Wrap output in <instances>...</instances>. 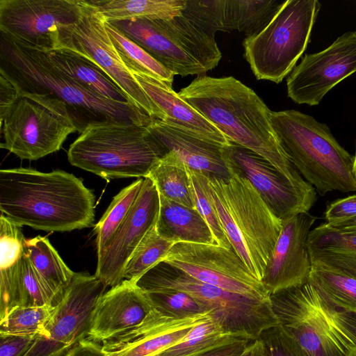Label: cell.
<instances>
[{
    "instance_id": "cell-1",
    "label": "cell",
    "mask_w": 356,
    "mask_h": 356,
    "mask_svg": "<svg viewBox=\"0 0 356 356\" xmlns=\"http://www.w3.org/2000/svg\"><path fill=\"white\" fill-rule=\"evenodd\" d=\"M178 94L232 143L263 157L296 186L314 188L290 161L273 129L271 111L252 89L233 76L200 75Z\"/></svg>"
},
{
    "instance_id": "cell-2",
    "label": "cell",
    "mask_w": 356,
    "mask_h": 356,
    "mask_svg": "<svg viewBox=\"0 0 356 356\" xmlns=\"http://www.w3.org/2000/svg\"><path fill=\"white\" fill-rule=\"evenodd\" d=\"M95 198L81 179L63 170H0V211L12 222L46 232L90 227Z\"/></svg>"
},
{
    "instance_id": "cell-3",
    "label": "cell",
    "mask_w": 356,
    "mask_h": 356,
    "mask_svg": "<svg viewBox=\"0 0 356 356\" xmlns=\"http://www.w3.org/2000/svg\"><path fill=\"white\" fill-rule=\"evenodd\" d=\"M0 72L17 88L63 102L80 134L94 122H133L147 127L153 119L129 102H118L83 87L56 67L44 51L1 35Z\"/></svg>"
},
{
    "instance_id": "cell-4",
    "label": "cell",
    "mask_w": 356,
    "mask_h": 356,
    "mask_svg": "<svg viewBox=\"0 0 356 356\" xmlns=\"http://www.w3.org/2000/svg\"><path fill=\"white\" fill-rule=\"evenodd\" d=\"M226 157L231 176L209 177V195L232 249L261 282L282 221Z\"/></svg>"
},
{
    "instance_id": "cell-5",
    "label": "cell",
    "mask_w": 356,
    "mask_h": 356,
    "mask_svg": "<svg viewBox=\"0 0 356 356\" xmlns=\"http://www.w3.org/2000/svg\"><path fill=\"white\" fill-rule=\"evenodd\" d=\"M270 120L290 161L320 195L356 191L353 156L327 124L295 110L271 111Z\"/></svg>"
},
{
    "instance_id": "cell-6",
    "label": "cell",
    "mask_w": 356,
    "mask_h": 356,
    "mask_svg": "<svg viewBox=\"0 0 356 356\" xmlns=\"http://www.w3.org/2000/svg\"><path fill=\"white\" fill-rule=\"evenodd\" d=\"M270 298L279 323L307 356H349L356 349V314L337 307L309 281Z\"/></svg>"
},
{
    "instance_id": "cell-7",
    "label": "cell",
    "mask_w": 356,
    "mask_h": 356,
    "mask_svg": "<svg viewBox=\"0 0 356 356\" xmlns=\"http://www.w3.org/2000/svg\"><path fill=\"white\" fill-rule=\"evenodd\" d=\"M166 152L146 127L133 122L88 124L70 145V164L105 179L147 176Z\"/></svg>"
},
{
    "instance_id": "cell-8",
    "label": "cell",
    "mask_w": 356,
    "mask_h": 356,
    "mask_svg": "<svg viewBox=\"0 0 356 356\" xmlns=\"http://www.w3.org/2000/svg\"><path fill=\"white\" fill-rule=\"evenodd\" d=\"M108 22L175 75H203L222 58L215 37L183 15L172 19L136 18Z\"/></svg>"
},
{
    "instance_id": "cell-9",
    "label": "cell",
    "mask_w": 356,
    "mask_h": 356,
    "mask_svg": "<svg viewBox=\"0 0 356 356\" xmlns=\"http://www.w3.org/2000/svg\"><path fill=\"white\" fill-rule=\"evenodd\" d=\"M147 292L160 289L183 291L211 312L230 333L250 341L279 324L268 300H259L225 291L200 282L164 262L144 273L136 282Z\"/></svg>"
},
{
    "instance_id": "cell-10",
    "label": "cell",
    "mask_w": 356,
    "mask_h": 356,
    "mask_svg": "<svg viewBox=\"0 0 356 356\" xmlns=\"http://www.w3.org/2000/svg\"><path fill=\"white\" fill-rule=\"evenodd\" d=\"M321 3L287 0L257 34L243 41L244 58L258 80L280 83L305 51Z\"/></svg>"
},
{
    "instance_id": "cell-11",
    "label": "cell",
    "mask_w": 356,
    "mask_h": 356,
    "mask_svg": "<svg viewBox=\"0 0 356 356\" xmlns=\"http://www.w3.org/2000/svg\"><path fill=\"white\" fill-rule=\"evenodd\" d=\"M17 91V100L1 123V149L34 161L58 151L67 136L78 131L63 102L50 95Z\"/></svg>"
},
{
    "instance_id": "cell-12",
    "label": "cell",
    "mask_w": 356,
    "mask_h": 356,
    "mask_svg": "<svg viewBox=\"0 0 356 356\" xmlns=\"http://www.w3.org/2000/svg\"><path fill=\"white\" fill-rule=\"evenodd\" d=\"M57 49L88 60L104 72L131 104L152 118L165 119L164 113L123 63L106 31L105 19L88 0H83L75 22L58 27Z\"/></svg>"
},
{
    "instance_id": "cell-13",
    "label": "cell",
    "mask_w": 356,
    "mask_h": 356,
    "mask_svg": "<svg viewBox=\"0 0 356 356\" xmlns=\"http://www.w3.org/2000/svg\"><path fill=\"white\" fill-rule=\"evenodd\" d=\"M106 286L95 275L76 273L45 326L24 356H65L88 338L93 311Z\"/></svg>"
},
{
    "instance_id": "cell-14",
    "label": "cell",
    "mask_w": 356,
    "mask_h": 356,
    "mask_svg": "<svg viewBox=\"0 0 356 356\" xmlns=\"http://www.w3.org/2000/svg\"><path fill=\"white\" fill-rule=\"evenodd\" d=\"M162 262L225 291L254 299H270L262 282L252 274L232 249L181 242L172 248Z\"/></svg>"
},
{
    "instance_id": "cell-15",
    "label": "cell",
    "mask_w": 356,
    "mask_h": 356,
    "mask_svg": "<svg viewBox=\"0 0 356 356\" xmlns=\"http://www.w3.org/2000/svg\"><path fill=\"white\" fill-rule=\"evenodd\" d=\"M83 0H0L1 35L47 52L56 48L58 27L75 22Z\"/></svg>"
},
{
    "instance_id": "cell-16",
    "label": "cell",
    "mask_w": 356,
    "mask_h": 356,
    "mask_svg": "<svg viewBox=\"0 0 356 356\" xmlns=\"http://www.w3.org/2000/svg\"><path fill=\"white\" fill-rule=\"evenodd\" d=\"M355 72L356 31H351L324 50L302 58L286 79L288 96L298 104L318 105L332 88Z\"/></svg>"
},
{
    "instance_id": "cell-17",
    "label": "cell",
    "mask_w": 356,
    "mask_h": 356,
    "mask_svg": "<svg viewBox=\"0 0 356 356\" xmlns=\"http://www.w3.org/2000/svg\"><path fill=\"white\" fill-rule=\"evenodd\" d=\"M229 165L245 177L282 221L307 213L317 200L314 188L296 186L268 161L232 143L225 147Z\"/></svg>"
},
{
    "instance_id": "cell-18",
    "label": "cell",
    "mask_w": 356,
    "mask_h": 356,
    "mask_svg": "<svg viewBox=\"0 0 356 356\" xmlns=\"http://www.w3.org/2000/svg\"><path fill=\"white\" fill-rule=\"evenodd\" d=\"M159 206V193L154 183L145 177L127 216L97 257L95 275L106 286L113 287L124 280L125 268L132 253L156 222Z\"/></svg>"
},
{
    "instance_id": "cell-19",
    "label": "cell",
    "mask_w": 356,
    "mask_h": 356,
    "mask_svg": "<svg viewBox=\"0 0 356 356\" xmlns=\"http://www.w3.org/2000/svg\"><path fill=\"white\" fill-rule=\"evenodd\" d=\"M316 219L307 212L282 221L261 280L270 296L308 282L312 265L307 239Z\"/></svg>"
},
{
    "instance_id": "cell-20",
    "label": "cell",
    "mask_w": 356,
    "mask_h": 356,
    "mask_svg": "<svg viewBox=\"0 0 356 356\" xmlns=\"http://www.w3.org/2000/svg\"><path fill=\"white\" fill-rule=\"evenodd\" d=\"M212 318V314L207 312L176 318L154 308L140 325L102 343V349L106 356H159L181 341L195 326Z\"/></svg>"
},
{
    "instance_id": "cell-21",
    "label": "cell",
    "mask_w": 356,
    "mask_h": 356,
    "mask_svg": "<svg viewBox=\"0 0 356 356\" xmlns=\"http://www.w3.org/2000/svg\"><path fill=\"white\" fill-rule=\"evenodd\" d=\"M153 309L147 293L135 282L124 280L100 298L88 338L97 343L108 341L140 325Z\"/></svg>"
},
{
    "instance_id": "cell-22",
    "label": "cell",
    "mask_w": 356,
    "mask_h": 356,
    "mask_svg": "<svg viewBox=\"0 0 356 356\" xmlns=\"http://www.w3.org/2000/svg\"><path fill=\"white\" fill-rule=\"evenodd\" d=\"M146 128L166 152H175L190 168L208 177H230L225 146L156 118Z\"/></svg>"
},
{
    "instance_id": "cell-23",
    "label": "cell",
    "mask_w": 356,
    "mask_h": 356,
    "mask_svg": "<svg viewBox=\"0 0 356 356\" xmlns=\"http://www.w3.org/2000/svg\"><path fill=\"white\" fill-rule=\"evenodd\" d=\"M131 73L165 115L163 122L225 147L232 143L212 122L175 92L172 86L140 73Z\"/></svg>"
},
{
    "instance_id": "cell-24",
    "label": "cell",
    "mask_w": 356,
    "mask_h": 356,
    "mask_svg": "<svg viewBox=\"0 0 356 356\" xmlns=\"http://www.w3.org/2000/svg\"><path fill=\"white\" fill-rule=\"evenodd\" d=\"M25 238L22 227L0 217V320L16 307L22 280Z\"/></svg>"
},
{
    "instance_id": "cell-25",
    "label": "cell",
    "mask_w": 356,
    "mask_h": 356,
    "mask_svg": "<svg viewBox=\"0 0 356 356\" xmlns=\"http://www.w3.org/2000/svg\"><path fill=\"white\" fill-rule=\"evenodd\" d=\"M307 243L312 265L356 280V233L339 232L324 222L309 232Z\"/></svg>"
},
{
    "instance_id": "cell-26",
    "label": "cell",
    "mask_w": 356,
    "mask_h": 356,
    "mask_svg": "<svg viewBox=\"0 0 356 356\" xmlns=\"http://www.w3.org/2000/svg\"><path fill=\"white\" fill-rule=\"evenodd\" d=\"M159 199L156 226L162 236L177 243L217 245L209 225L196 209L171 201L160 194Z\"/></svg>"
},
{
    "instance_id": "cell-27",
    "label": "cell",
    "mask_w": 356,
    "mask_h": 356,
    "mask_svg": "<svg viewBox=\"0 0 356 356\" xmlns=\"http://www.w3.org/2000/svg\"><path fill=\"white\" fill-rule=\"evenodd\" d=\"M24 251L40 279L59 303L75 273L66 265L46 237L25 238Z\"/></svg>"
},
{
    "instance_id": "cell-28",
    "label": "cell",
    "mask_w": 356,
    "mask_h": 356,
    "mask_svg": "<svg viewBox=\"0 0 356 356\" xmlns=\"http://www.w3.org/2000/svg\"><path fill=\"white\" fill-rule=\"evenodd\" d=\"M45 53L56 67L83 87L111 100L129 102L104 72L88 60L59 49Z\"/></svg>"
},
{
    "instance_id": "cell-29",
    "label": "cell",
    "mask_w": 356,
    "mask_h": 356,
    "mask_svg": "<svg viewBox=\"0 0 356 356\" xmlns=\"http://www.w3.org/2000/svg\"><path fill=\"white\" fill-rule=\"evenodd\" d=\"M105 21L146 18L172 19L180 16L186 0H88Z\"/></svg>"
},
{
    "instance_id": "cell-30",
    "label": "cell",
    "mask_w": 356,
    "mask_h": 356,
    "mask_svg": "<svg viewBox=\"0 0 356 356\" xmlns=\"http://www.w3.org/2000/svg\"><path fill=\"white\" fill-rule=\"evenodd\" d=\"M146 177L153 181L160 195L188 208L195 209L187 165L175 152H168L161 157Z\"/></svg>"
},
{
    "instance_id": "cell-31",
    "label": "cell",
    "mask_w": 356,
    "mask_h": 356,
    "mask_svg": "<svg viewBox=\"0 0 356 356\" xmlns=\"http://www.w3.org/2000/svg\"><path fill=\"white\" fill-rule=\"evenodd\" d=\"M181 15L214 37L217 31L238 29L236 0H186Z\"/></svg>"
},
{
    "instance_id": "cell-32",
    "label": "cell",
    "mask_w": 356,
    "mask_h": 356,
    "mask_svg": "<svg viewBox=\"0 0 356 356\" xmlns=\"http://www.w3.org/2000/svg\"><path fill=\"white\" fill-rule=\"evenodd\" d=\"M241 339L212 318L195 326L181 341L159 356H200Z\"/></svg>"
},
{
    "instance_id": "cell-33",
    "label": "cell",
    "mask_w": 356,
    "mask_h": 356,
    "mask_svg": "<svg viewBox=\"0 0 356 356\" xmlns=\"http://www.w3.org/2000/svg\"><path fill=\"white\" fill-rule=\"evenodd\" d=\"M105 26L121 60L131 72L145 74L172 86L175 76L172 72L111 23L105 21Z\"/></svg>"
},
{
    "instance_id": "cell-34",
    "label": "cell",
    "mask_w": 356,
    "mask_h": 356,
    "mask_svg": "<svg viewBox=\"0 0 356 356\" xmlns=\"http://www.w3.org/2000/svg\"><path fill=\"white\" fill-rule=\"evenodd\" d=\"M156 223L132 253L125 268L124 280L136 282L144 273L162 262L172 248L178 243L162 236L158 232Z\"/></svg>"
},
{
    "instance_id": "cell-35",
    "label": "cell",
    "mask_w": 356,
    "mask_h": 356,
    "mask_svg": "<svg viewBox=\"0 0 356 356\" xmlns=\"http://www.w3.org/2000/svg\"><path fill=\"white\" fill-rule=\"evenodd\" d=\"M144 181L139 178L115 195L107 210L95 225L97 257L110 243L116 230L124 220L135 202Z\"/></svg>"
},
{
    "instance_id": "cell-36",
    "label": "cell",
    "mask_w": 356,
    "mask_h": 356,
    "mask_svg": "<svg viewBox=\"0 0 356 356\" xmlns=\"http://www.w3.org/2000/svg\"><path fill=\"white\" fill-rule=\"evenodd\" d=\"M308 281L337 307L356 314V280L312 265Z\"/></svg>"
},
{
    "instance_id": "cell-37",
    "label": "cell",
    "mask_w": 356,
    "mask_h": 356,
    "mask_svg": "<svg viewBox=\"0 0 356 356\" xmlns=\"http://www.w3.org/2000/svg\"><path fill=\"white\" fill-rule=\"evenodd\" d=\"M56 306L18 307L0 320V333L42 336Z\"/></svg>"
},
{
    "instance_id": "cell-38",
    "label": "cell",
    "mask_w": 356,
    "mask_h": 356,
    "mask_svg": "<svg viewBox=\"0 0 356 356\" xmlns=\"http://www.w3.org/2000/svg\"><path fill=\"white\" fill-rule=\"evenodd\" d=\"M187 172L195 209L209 225L216 243L232 249L209 195V177L188 166Z\"/></svg>"
},
{
    "instance_id": "cell-39",
    "label": "cell",
    "mask_w": 356,
    "mask_h": 356,
    "mask_svg": "<svg viewBox=\"0 0 356 356\" xmlns=\"http://www.w3.org/2000/svg\"><path fill=\"white\" fill-rule=\"evenodd\" d=\"M145 293L154 309L169 317L185 318L211 312L193 298L183 291L160 289Z\"/></svg>"
},
{
    "instance_id": "cell-40",
    "label": "cell",
    "mask_w": 356,
    "mask_h": 356,
    "mask_svg": "<svg viewBox=\"0 0 356 356\" xmlns=\"http://www.w3.org/2000/svg\"><path fill=\"white\" fill-rule=\"evenodd\" d=\"M238 31L250 37L259 33L272 20L283 2L275 0H236Z\"/></svg>"
},
{
    "instance_id": "cell-41",
    "label": "cell",
    "mask_w": 356,
    "mask_h": 356,
    "mask_svg": "<svg viewBox=\"0 0 356 356\" xmlns=\"http://www.w3.org/2000/svg\"><path fill=\"white\" fill-rule=\"evenodd\" d=\"M259 338L268 356H307L298 342L280 323L264 331Z\"/></svg>"
},
{
    "instance_id": "cell-42",
    "label": "cell",
    "mask_w": 356,
    "mask_h": 356,
    "mask_svg": "<svg viewBox=\"0 0 356 356\" xmlns=\"http://www.w3.org/2000/svg\"><path fill=\"white\" fill-rule=\"evenodd\" d=\"M356 217V194L332 202L325 211V222L334 224Z\"/></svg>"
},
{
    "instance_id": "cell-43",
    "label": "cell",
    "mask_w": 356,
    "mask_h": 356,
    "mask_svg": "<svg viewBox=\"0 0 356 356\" xmlns=\"http://www.w3.org/2000/svg\"><path fill=\"white\" fill-rule=\"evenodd\" d=\"M35 337L0 333V356H24Z\"/></svg>"
},
{
    "instance_id": "cell-44",
    "label": "cell",
    "mask_w": 356,
    "mask_h": 356,
    "mask_svg": "<svg viewBox=\"0 0 356 356\" xmlns=\"http://www.w3.org/2000/svg\"><path fill=\"white\" fill-rule=\"evenodd\" d=\"M19 97L15 85L0 72V122H3Z\"/></svg>"
},
{
    "instance_id": "cell-45",
    "label": "cell",
    "mask_w": 356,
    "mask_h": 356,
    "mask_svg": "<svg viewBox=\"0 0 356 356\" xmlns=\"http://www.w3.org/2000/svg\"><path fill=\"white\" fill-rule=\"evenodd\" d=\"M65 356H106L102 346L88 338L74 345Z\"/></svg>"
},
{
    "instance_id": "cell-46",
    "label": "cell",
    "mask_w": 356,
    "mask_h": 356,
    "mask_svg": "<svg viewBox=\"0 0 356 356\" xmlns=\"http://www.w3.org/2000/svg\"><path fill=\"white\" fill-rule=\"evenodd\" d=\"M251 341H252L241 339L212 350L200 356H240Z\"/></svg>"
},
{
    "instance_id": "cell-47",
    "label": "cell",
    "mask_w": 356,
    "mask_h": 356,
    "mask_svg": "<svg viewBox=\"0 0 356 356\" xmlns=\"http://www.w3.org/2000/svg\"><path fill=\"white\" fill-rule=\"evenodd\" d=\"M240 356H268L263 341L258 338L249 343Z\"/></svg>"
},
{
    "instance_id": "cell-48",
    "label": "cell",
    "mask_w": 356,
    "mask_h": 356,
    "mask_svg": "<svg viewBox=\"0 0 356 356\" xmlns=\"http://www.w3.org/2000/svg\"><path fill=\"white\" fill-rule=\"evenodd\" d=\"M326 224L330 227L339 232L356 233V217L334 224Z\"/></svg>"
},
{
    "instance_id": "cell-49",
    "label": "cell",
    "mask_w": 356,
    "mask_h": 356,
    "mask_svg": "<svg viewBox=\"0 0 356 356\" xmlns=\"http://www.w3.org/2000/svg\"><path fill=\"white\" fill-rule=\"evenodd\" d=\"M353 172L356 179V143H355V152L353 156Z\"/></svg>"
},
{
    "instance_id": "cell-50",
    "label": "cell",
    "mask_w": 356,
    "mask_h": 356,
    "mask_svg": "<svg viewBox=\"0 0 356 356\" xmlns=\"http://www.w3.org/2000/svg\"><path fill=\"white\" fill-rule=\"evenodd\" d=\"M349 356H356V349L352 351Z\"/></svg>"
}]
</instances>
